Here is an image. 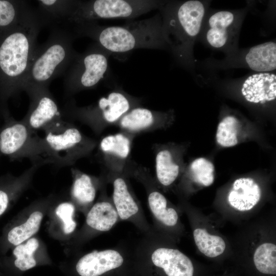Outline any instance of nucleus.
<instances>
[{
    "mask_svg": "<svg viewBox=\"0 0 276 276\" xmlns=\"http://www.w3.org/2000/svg\"><path fill=\"white\" fill-rule=\"evenodd\" d=\"M144 235L134 248L140 276H196L195 266L187 255L159 243L154 230Z\"/></svg>",
    "mask_w": 276,
    "mask_h": 276,
    "instance_id": "5",
    "label": "nucleus"
},
{
    "mask_svg": "<svg viewBox=\"0 0 276 276\" xmlns=\"http://www.w3.org/2000/svg\"><path fill=\"white\" fill-rule=\"evenodd\" d=\"M244 15L241 11L221 10L205 17L201 30L205 42L213 48L233 51L237 47Z\"/></svg>",
    "mask_w": 276,
    "mask_h": 276,
    "instance_id": "12",
    "label": "nucleus"
},
{
    "mask_svg": "<svg viewBox=\"0 0 276 276\" xmlns=\"http://www.w3.org/2000/svg\"><path fill=\"white\" fill-rule=\"evenodd\" d=\"M110 54L96 42L83 53H78L65 73L64 97L96 88L108 72Z\"/></svg>",
    "mask_w": 276,
    "mask_h": 276,
    "instance_id": "10",
    "label": "nucleus"
},
{
    "mask_svg": "<svg viewBox=\"0 0 276 276\" xmlns=\"http://www.w3.org/2000/svg\"><path fill=\"white\" fill-rule=\"evenodd\" d=\"M193 234L197 247L206 257H218L225 251L226 244L221 237L211 234L201 228L195 229Z\"/></svg>",
    "mask_w": 276,
    "mask_h": 276,
    "instance_id": "29",
    "label": "nucleus"
},
{
    "mask_svg": "<svg viewBox=\"0 0 276 276\" xmlns=\"http://www.w3.org/2000/svg\"><path fill=\"white\" fill-rule=\"evenodd\" d=\"M30 104L21 121L33 132L42 130L63 119L61 110L48 87H36L25 90Z\"/></svg>",
    "mask_w": 276,
    "mask_h": 276,
    "instance_id": "14",
    "label": "nucleus"
},
{
    "mask_svg": "<svg viewBox=\"0 0 276 276\" xmlns=\"http://www.w3.org/2000/svg\"><path fill=\"white\" fill-rule=\"evenodd\" d=\"M119 220L111 199L104 192L88 210L85 222L90 229L97 233H104L110 231Z\"/></svg>",
    "mask_w": 276,
    "mask_h": 276,
    "instance_id": "20",
    "label": "nucleus"
},
{
    "mask_svg": "<svg viewBox=\"0 0 276 276\" xmlns=\"http://www.w3.org/2000/svg\"><path fill=\"white\" fill-rule=\"evenodd\" d=\"M133 137L121 132L104 136L98 143L99 158L110 172L125 173Z\"/></svg>",
    "mask_w": 276,
    "mask_h": 276,
    "instance_id": "15",
    "label": "nucleus"
},
{
    "mask_svg": "<svg viewBox=\"0 0 276 276\" xmlns=\"http://www.w3.org/2000/svg\"><path fill=\"white\" fill-rule=\"evenodd\" d=\"M35 12L27 1L0 0V31L24 22Z\"/></svg>",
    "mask_w": 276,
    "mask_h": 276,
    "instance_id": "23",
    "label": "nucleus"
},
{
    "mask_svg": "<svg viewBox=\"0 0 276 276\" xmlns=\"http://www.w3.org/2000/svg\"><path fill=\"white\" fill-rule=\"evenodd\" d=\"M0 129V153L11 160L29 159L31 164H51L43 137L32 131L21 120L10 115L3 117Z\"/></svg>",
    "mask_w": 276,
    "mask_h": 276,
    "instance_id": "8",
    "label": "nucleus"
},
{
    "mask_svg": "<svg viewBox=\"0 0 276 276\" xmlns=\"http://www.w3.org/2000/svg\"><path fill=\"white\" fill-rule=\"evenodd\" d=\"M40 167L39 165L32 164L18 177L7 174L0 178V216L7 210L11 201L27 186Z\"/></svg>",
    "mask_w": 276,
    "mask_h": 276,
    "instance_id": "22",
    "label": "nucleus"
},
{
    "mask_svg": "<svg viewBox=\"0 0 276 276\" xmlns=\"http://www.w3.org/2000/svg\"><path fill=\"white\" fill-rule=\"evenodd\" d=\"M76 37L65 29H54L48 40L38 45L22 85V91L48 87L57 77L65 73L78 53L73 47Z\"/></svg>",
    "mask_w": 276,
    "mask_h": 276,
    "instance_id": "4",
    "label": "nucleus"
},
{
    "mask_svg": "<svg viewBox=\"0 0 276 276\" xmlns=\"http://www.w3.org/2000/svg\"><path fill=\"white\" fill-rule=\"evenodd\" d=\"M108 178L112 185L111 200L119 220L133 223L143 234L152 232L125 173L110 172Z\"/></svg>",
    "mask_w": 276,
    "mask_h": 276,
    "instance_id": "13",
    "label": "nucleus"
},
{
    "mask_svg": "<svg viewBox=\"0 0 276 276\" xmlns=\"http://www.w3.org/2000/svg\"><path fill=\"white\" fill-rule=\"evenodd\" d=\"M71 171L73 176L71 196L73 201L84 209L92 206L101 182L100 179L75 168H72Z\"/></svg>",
    "mask_w": 276,
    "mask_h": 276,
    "instance_id": "21",
    "label": "nucleus"
},
{
    "mask_svg": "<svg viewBox=\"0 0 276 276\" xmlns=\"http://www.w3.org/2000/svg\"><path fill=\"white\" fill-rule=\"evenodd\" d=\"M43 131L51 165L57 168L73 166L78 159L88 156L98 144L73 123L63 119Z\"/></svg>",
    "mask_w": 276,
    "mask_h": 276,
    "instance_id": "7",
    "label": "nucleus"
},
{
    "mask_svg": "<svg viewBox=\"0 0 276 276\" xmlns=\"http://www.w3.org/2000/svg\"><path fill=\"white\" fill-rule=\"evenodd\" d=\"M141 102L140 99L118 87L88 106L78 107L71 100L61 112L63 117L77 120L99 134L106 126L116 124L129 110L140 106Z\"/></svg>",
    "mask_w": 276,
    "mask_h": 276,
    "instance_id": "6",
    "label": "nucleus"
},
{
    "mask_svg": "<svg viewBox=\"0 0 276 276\" xmlns=\"http://www.w3.org/2000/svg\"><path fill=\"white\" fill-rule=\"evenodd\" d=\"M43 26L36 11L24 22L0 31V111L3 116L10 114L8 100L22 91L38 45L37 36Z\"/></svg>",
    "mask_w": 276,
    "mask_h": 276,
    "instance_id": "1",
    "label": "nucleus"
},
{
    "mask_svg": "<svg viewBox=\"0 0 276 276\" xmlns=\"http://www.w3.org/2000/svg\"><path fill=\"white\" fill-rule=\"evenodd\" d=\"M36 10L43 25L65 21L70 16L76 1L40 0Z\"/></svg>",
    "mask_w": 276,
    "mask_h": 276,
    "instance_id": "25",
    "label": "nucleus"
},
{
    "mask_svg": "<svg viewBox=\"0 0 276 276\" xmlns=\"http://www.w3.org/2000/svg\"><path fill=\"white\" fill-rule=\"evenodd\" d=\"M253 265L256 272L263 276L276 275V245L265 242L260 244L253 255Z\"/></svg>",
    "mask_w": 276,
    "mask_h": 276,
    "instance_id": "28",
    "label": "nucleus"
},
{
    "mask_svg": "<svg viewBox=\"0 0 276 276\" xmlns=\"http://www.w3.org/2000/svg\"><path fill=\"white\" fill-rule=\"evenodd\" d=\"M180 172L178 164L170 150L162 149L155 155V172L157 181L164 187L172 185Z\"/></svg>",
    "mask_w": 276,
    "mask_h": 276,
    "instance_id": "26",
    "label": "nucleus"
},
{
    "mask_svg": "<svg viewBox=\"0 0 276 276\" xmlns=\"http://www.w3.org/2000/svg\"><path fill=\"white\" fill-rule=\"evenodd\" d=\"M164 2L154 0L76 1L65 21L76 24L100 19H132L159 9Z\"/></svg>",
    "mask_w": 276,
    "mask_h": 276,
    "instance_id": "9",
    "label": "nucleus"
},
{
    "mask_svg": "<svg viewBox=\"0 0 276 276\" xmlns=\"http://www.w3.org/2000/svg\"><path fill=\"white\" fill-rule=\"evenodd\" d=\"M190 169L192 179L196 183L204 187L213 183L215 168L210 160L203 157L196 158L191 164Z\"/></svg>",
    "mask_w": 276,
    "mask_h": 276,
    "instance_id": "32",
    "label": "nucleus"
},
{
    "mask_svg": "<svg viewBox=\"0 0 276 276\" xmlns=\"http://www.w3.org/2000/svg\"><path fill=\"white\" fill-rule=\"evenodd\" d=\"M246 64L254 71L266 73L276 68V43L264 42L251 48L245 55Z\"/></svg>",
    "mask_w": 276,
    "mask_h": 276,
    "instance_id": "24",
    "label": "nucleus"
},
{
    "mask_svg": "<svg viewBox=\"0 0 276 276\" xmlns=\"http://www.w3.org/2000/svg\"><path fill=\"white\" fill-rule=\"evenodd\" d=\"M0 129H1V127H0Z\"/></svg>",
    "mask_w": 276,
    "mask_h": 276,
    "instance_id": "34",
    "label": "nucleus"
},
{
    "mask_svg": "<svg viewBox=\"0 0 276 276\" xmlns=\"http://www.w3.org/2000/svg\"><path fill=\"white\" fill-rule=\"evenodd\" d=\"M166 114L137 106L131 109L116 124L122 132L132 135L151 131L160 125Z\"/></svg>",
    "mask_w": 276,
    "mask_h": 276,
    "instance_id": "18",
    "label": "nucleus"
},
{
    "mask_svg": "<svg viewBox=\"0 0 276 276\" xmlns=\"http://www.w3.org/2000/svg\"><path fill=\"white\" fill-rule=\"evenodd\" d=\"M166 41L181 64L193 63V48L199 36L207 6L201 1L164 2L159 8Z\"/></svg>",
    "mask_w": 276,
    "mask_h": 276,
    "instance_id": "3",
    "label": "nucleus"
},
{
    "mask_svg": "<svg viewBox=\"0 0 276 276\" xmlns=\"http://www.w3.org/2000/svg\"><path fill=\"white\" fill-rule=\"evenodd\" d=\"M74 34L87 36L102 48L112 53H123L137 49H169L165 39L160 14L122 26H102L96 21L73 24Z\"/></svg>",
    "mask_w": 276,
    "mask_h": 276,
    "instance_id": "2",
    "label": "nucleus"
},
{
    "mask_svg": "<svg viewBox=\"0 0 276 276\" xmlns=\"http://www.w3.org/2000/svg\"><path fill=\"white\" fill-rule=\"evenodd\" d=\"M42 218L41 212H34L24 223L8 229L5 235L6 243L15 246L31 238L39 231Z\"/></svg>",
    "mask_w": 276,
    "mask_h": 276,
    "instance_id": "27",
    "label": "nucleus"
},
{
    "mask_svg": "<svg viewBox=\"0 0 276 276\" xmlns=\"http://www.w3.org/2000/svg\"><path fill=\"white\" fill-rule=\"evenodd\" d=\"M241 93L251 103L264 104L275 100L276 76L269 73H259L248 77L243 82Z\"/></svg>",
    "mask_w": 276,
    "mask_h": 276,
    "instance_id": "17",
    "label": "nucleus"
},
{
    "mask_svg": "<svg viewBox=\"0 0 276 276\" xmlns=\"http://www.w3.org/2000/svg\"><path fill=\"white\" fill-rule=\"evenodd\" d=\"M75 206L73 203L64 201L59 203L56 208L55 213L63 223V229L65 234L74 232L76 222L74 219Z\"/></svg>",
    "mask_w": 276,
    "mask_h": 276,
    "instance_id": "33",
    "label": "nucleus"
},
{
    "mask_svg": "<svg viewBox=\"0 0 276 276\" xmlns=\"http://www.w3.org/2000/svg\"><path fill=\"white\" fill-rule=\"evenodd\" d=\"M261 190L254 179L250 177H241L236 179L229 191L227 200L234 209L248 211L260 201Z\"/></svg>",
    "mask_w": 276,
    "mask_h": 276,
    "instance_id": "19",
    "label": "nucleus"
},
{
    "mask_svg": "<svg viewBox=\"0 0 276 276\" xmlns=\"http://www.w3.org/2000/svg\"><path fill=\"white\" fill-rule=\"evenodd\" d=\"M239 121L235 116L224 117L218 124L216 139L217 143L223 147H231L238 143V132Z\"/></svg>",
    "mask_w": 276,
    "mask_h": 276,
    "instance_id": "31",
    "label": "nucleus"
},
{
    "mask_svg": "<svg viewBox=\"0 0 276 276\" xmlns=\"http://www.w3.org/2000/svg\"><path fill=\"white\" fill-rule=\"evenodd\" d=\"M133 174L145 186L149 209L157 226L174 228L179 222L177 211L169 204L165 196L152 184L151 178L142 169H136Z\"/></svg>",
    "mask_w": 276,
    "mask_h": 276,
    "instance_id": "16",
    "label": "nucleus"
},
{
    "mask_svg": "<svg viewBox=\"0 0 276 276\" xmlns=\"http://www.w3.org/2000/svg\"><path fill=\"white\" fill-rule=\"evenodd\" d=\"M38 246V240L36 238H31L25 243L15 246L12 251L15 268L20 271H25L35 267L37 261L34 253Z\"/></svg>",
    "mask_w": 276,
    "mask_h": 276,
    "instance_id": "30",
    "label": "nucleus"
},
{
    "mask_svg": "<svg viewBox=\"0 0 276 276\" xmlns=\"http://www.w3.org/2000/svg\"><path fill=\"white\" fill-rule=\"evenodd\" d=\"M75 276H140L134 249L124 245L85 254L74 266Z\"/></svg>",
    "mask_w": 276,
    "mask_h": 276,
    "instance_id": "11",
    "label": "nucleus"
}]
</instances>
